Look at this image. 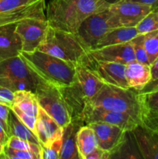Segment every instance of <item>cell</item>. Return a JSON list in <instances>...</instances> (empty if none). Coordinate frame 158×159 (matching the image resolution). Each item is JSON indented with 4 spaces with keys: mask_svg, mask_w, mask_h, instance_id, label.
<instances>
[{
    "mask_svg": "<svg viewBox=\"0 0 158 159\" xmlns=\"http://www.w3.org/2000/svg\"><path fill=\"white\" fill-rule=\"evenodd\" d=\"M105 0H51L46 8L49 26L75 34L90 15L108 9Z\"/></svg>",
    "mask_w": 158,
    "mask_h": 159,
    "instance_id": "1",
    "label": "cell"
},
{
    "mask_svg": "<svg viewBox=\"0 0 158 159\" xmlns=\"http://www.w3.org/2000/svg\"><path fill=\"white\" fill-rule=\"evenodd\" d=\"M26 65L43 80L58 89L72 85L76 79V65L40 51H22L20 54Z\"/></svg>",
    "mask_w": 158,
    "mask_h": 159,
    "instance_id": "2",
    "label": "cell"
},
{
    "mask_svg": "<svg viewBox=\"0 0 158 159\" xmlns=\"http://www.w3.org/2000/svg\"><path fill=\"white\" fill-rule=\"evenodd\" d=\"M105 85L91 70L79 64L76 66V79L72 85L60 88L71 117H80L86 104Z\"/></svg>",
    "mask_w": 158,
    "mask_h": 159,
    "instance_id": "3",
    "label": "cell"
},
{
    "mask_svg": "<svg viewBox=\"0 0 158 159\" xmlns=\"http://www.w3.org/2000/svg\"><path fill=\"white\" fill-rule=\"evenodd\" d=\"M88 103L92 107L127 113L142 124L143 110L139 92L133 89L119 88L105 84Z\"/></svg>",
    "mask_w": 158,
    "mask_h": 159,
    "instance_id": "4",
    "label": "cell"
},
{
    "mask_svg": "<svg viewBox=\"0 0 158 159\" xmlns=\"http://www.w3.org/2000/svg\"><path fill=\"white\" fill-rule=\"evenodd\" d=\"M37 50L76 66L81 62L87 54V51L75 34L50 26L44 40Z\"/></svg>",
    "mask_w": 158,
    "mask_h": 159,
    "instance_id": "5",
    "label": "cell"
},
{
    "mask_svg": "<svg viewBox=\"0 0 158 159\" xmlns=\"http://www.w3.org/2000/svg\"><path fill=\"white\" fill-rule=\"evenodd\" d=\"M117 27H121L119 20L107 9L87 17L81 23L75 35L88 51L92 49L108 31Z\"/></svg>",
    "mask_w": 158,
    "mask_h": 159,
    "instance_id": "6",
    "label": "cell"
},
{
    "mask_svg": "<svg viewBox=\"0 0 158 159\" xmlns=\"http://www.w3.org/2000/svg\"><path fill=\"white\" fill-rule=\"evenodd\" d=\"M45 0H0V27L27 18H46Z\"/></svg>",
    "mask_w": 158,
    "mask_h": 159,
    "instance_id": "7",
    "label": "cell"
},
{
    "mask_svg": "<svg viewBox=\"0 0 158 159\" xmlns=\"http://www.w3.org/2000/svg\"><path fill=\"white\" fill-rule=\"evenodd\" d=\"M39 106L52 116L60 127L64 128L71 122L69 108L60 89L55 85L43 82L35 90Z\"/></svg>",
    "mask_w": 158,
    "mask_h": 159,
    "instance_id": "8",
    "label": "cell"
},
{
    "mask_svg": "<svg viewBox=\"0 0 158 159\" xmlns=\"http://www.w3.org/2000/svg\"><path fill=\"white\" fill-rule=\"evenodd\" d=\"M80 64L91 70L104 84L123 89H129L125 79V65L116 62L102 61L86 54Z\"/></svg>",
    "mask_w": 158,
    "mask_h": 159,
    "instance_id": "9",
    "label": "cell"
},
{
    "mask_svg": "<svg viewBox=\"0 0 158 159\" xmlns=\"http://www.w3.org/2000/svg\"><path fill=\"white\" fill-rule=\"evenodd\" d=\"M85 124L93 122H102L119 126L126 131H133L141 122L129 114L92 107L87 103L81 115Z\"/></svg>",
    "mask_w": 158,
    "mask_h": 159,
    "instance_id": "10",
    "label": "cell"
},
{
    "mask_svg": "<svg viewBox=\"0 0 158 159\" xmlns=\"http://www.w3.org/2000/svg\"><path fill=\"white\" fill-rule=\"evenodd\" d=\"M48 27L49 23L46 18H27L17 23L15 32L22 40V51H37L46 37Z\"/></svg>",
    "mask_w": 158,
    "mask_h": 159,
    "instance_id": "11",
    "label": "cell"
},
{
    "mask_svg": "<svg viewBox=\"0 0 158 159\" xmlns=\"http://www.w3.org/2000/svg\"><path fill=\"white\" fill-rule=\"evenodd\" d=\"M94 130L99 143V148L108 152L111 158L119 151L126 138V130L119 126L102 122H93L88 124Z\"/></svg>",
    "mask_w": 158,
    "mask_h": 159,
    "instance_id": "12",
    "label": "cell"
},
{
    "mask_svg": "<svg viewBox=\"0 0 158 159\" xmlns=\"http://www.w3.org/2000/svg\"><path fill=\"white\" fill-rule=\"evenodd\" d=\"M108 9L116 16L121 26H136L139 22L151 12V6L131 0H121L110 5Z\"/></svg>",
    "mask_w": 158,
    "mask_h": 159,
    "instance_id": "13",
    "label": "cell"
},
{
    "mask_svg": "<svg viewBox=\"0 0 158 159\" xmlns=\"http://www.w3.org/2000/svg\"><path fill=\"white\" fill-rule=\"evenodd\" d=\"M0 78L25 81L37 89V85L45 82L26 64L20 56L0 61Z\"/></svg>",
    "mask_w": 158,
    "mask_h": 159,
    "instance_id": "14",
    "label": "cell"
},
{
    "mask_svg": "<svg viewBox=\"0 0 158 159\" xmlns=\"http://www.w3.org/2000/svg\"><path fill=\"white\" fill-rule=\"evenodd\" d=\"M87 54L97 61L116 62L123 65L136 60L130 41L89 50L87 51Z\"/></svg>",
    "mask_w": 158,
    "mask_h": 159,
    "instance_id": "15",
    "label": "cell"
},
{
    "mask_svg": "<svg viewBox=\"0 0 158 159\" xmlns=\"http://www.w3.org/2000/svg\"><path fill=\"white\" fill-rule=\"evenodd\" d=\"M64 128L42 107H39L36 124V135L40 146L47 147L57 138L63 136Z\"/></svg>",
    "mask_w": 158,
    "mask_h": 159,
    "instance_id": "16",
    "label": "cell"
},
{
    "mask_svg": "<svg viewBox=\"0 0 158 159\" xmlns=\"http://www.w3.org/2000/svg\"><path fill=\"white\" fill-rule=\"evenodd\" d=\"M133 134L142 158L158 159V130H150L139 124Z\"/></svg>",
    "mask_w": 158,
    "mask_h": 159,
    "instance_id": "17",
    "label": "cell"
},
{
    "mask_svg": "<svg viewBox=\"0 0 158 159\" xmlns=\"http://www.w3.org/2000/svg\"><path fill=\"white\" fill-rule=\"evenodd\" d=\"M16 24L0 27V61L20 56L23 43L20 35L15 32Z\"/></svg>",
    "mask_w": 158,
    "mask_h": 159,
    "instance_id": "18",
    "label": "cell"
},
{
    "mask_svg": "<svg viewBox=\"0 0 158 159\" xmlns=\"http://www.w3.org/2000/svg\"><path fill=\"white\" fill-rule=\"evenodd\" d=\"M83 125L85 124L81 118L73 117L71 122L64 128L60 159H79L76 137L78 130Z\"/></svg>",
    "mask_w": 158,
    "mask_h": 159,
    "instance_id": "19",
    "label": "cell"
},
{
    "mask_svg": "<svg viewBox=\"0 0 158 159\" xmlns=\"http://www.w3.org/2000/svg\"><path fill=\"white\" fill-rule=\"evenodd\" d=\"M125 79L130 89L141 91L151 81L150 65L136 60L125 65Z\"/></svg>",
    "mask_w": 158,
    "mask_h": 159,
    "instance_id": "20",
    "label": "cell"
},
{
    "mask_svg": "<svg viewBox=\"0 0 158 159\" xmlns=\"http://www.w3.org/2000/svg\"><path fill=\"white\" fill-rule=\"evenodd\" d=\"M76 144L79 159H87L88 155L99 147L95 133L88 124L82 126L77 131Z\"/></svg>",
    "mask_w": 158,
    "mask_h": 159,
    "instance_id": "21",
    "label": "cell"
},
{
    "mask_svg": "<svg viewBox=\"0 0 158 159\" xmlns=\"http://www.w3.org/2000/svg\"><path fill=\"white\" fill-rule=\"evenodd\" d=\"M138 34H138L136 26H132V27L121 26V27L114 28V29L108 31L96 43V45L92 49L103 48V47L109 46V45L127 43V42L131 41Z\"/></svg>",
    "mask_w": 158,
    "mask_h": 159,
    "instance_id": "22",
    "label": "cell"
},
{
    "mask_svg": "<svg viewBox=\"0 0 158 159\" xmlns=\"http://www.w3.org/2000/svg\"><path fill=\"white\" fill-rule=\"evenodd\" d=\"M12 105L16 106L23 112L34 116H37L40 107L36 93L26 89L14 92Z\"/></svg>",
    "mask_w": 158,
    "mask_h": 159,
    "instance_id": "23",
    "label": "cell"
},
{
    "mask_svg": "<svg viewBox=\"0 0 158 159\" xmlns=\"http://www.w3.org/2000/svg\"><path fill=\"white\" fill-rule=\"evenodd\" d=\"M9 128H10V136L12 135L16 136L25 141L40 145L37 135L20 120V119L17 117L12 110L9 113Z\"/></svg>",
    "mask_w": 158,
    "mask_h": 159,
    "instance_id": "24",
    "label": "cell"
},
{
    "mask_svg": "<svg viewBox=\"0 0 158 159\" xmlns=\"http://www.w3.org/2000/svg\"><path fill=\"white\" fill-rule=\"evenodd\" d=\"M139 100L143 110V116L147 114L158 113V89L139 93Z\"/></svg>",
    "mask_w": 158,
    "mask_h": 159,
    "instance_id": "25",
    "label": "cell"
},
{
    "mask_svg": "<svg viewBox=\"0 0 158 159\" xmlns=\"http://www.w3.org/2000/svg\"><path fill=\"white\" fill-rule=\"evenodd\" d=\"M6 146L13 149L17 150H23V151H29L33 153H35L39 158L40 159V151H41V146L37 145L33 143L29 142L27 141L21 139L16 136L9 137L8 138V141L6 144Z\"/></svg>",
    "mask_w": 158,
    "mask_h": 159,
    "instance_id": "26",
    "label": "cell"
},
{
    "mask_svg": "<svg viewBox=\"0 0 158 159\" xmlns=\"http://www.w3.org/2000/svg\"><path fill=\"white\" fill-rule=\"evenodd\" d=\"M144 47L151 65L158 57V30L144 34Z\"/></svg>",
    "mask_w": 158,
    "mask_h": 159,
    "instance_id": "27",
    "label": "cell"
},
{
    "mask_svg": "<svg viewBox=\"0 0 158 159\" xmlns=\"http://www.w3.org/2000/svg\"><path fill=\"white\" fill-rule=\"evenodd\" d=\"M139 34H146L158 30V12H149L136 26Z\"/></svg>",
    "mask_w": 158,
    "mask_h": 159,
    "instance_id": "28",
    "label": "cell"
},
{
    "mask_svg": "<svg viewBox=\"0 0 158 159\" xmlns=\"http://www.w3.org/2000/svg\"><path fill=\"white\" fill-rule=\"evenodd\" d=\"M130 42H131L132 47L134 51L135 59L136 61L150 65L148 56H147V51L144 47V34H138Z\"/></svg>",
    "mask_w": 158,
    "mask_h": 159,
    "instance_id": "29",
    "label": "cell"
},
{
    "mask_svg": "<svg viewBox=\"0 0 158 159\" xmlns=\"http://www.w3.org/2000/svg\"><path fill=\"white\" fill-rule=\"evenodd\" d=\"M0 158L6 159H40L35 153L29 151L17 150L5 145Z\"/></svg>",
    "mask_w": 158,
    "mask_h": 159,
    "instance_id": "30",
    "label": "cell"
},
{
    "mask_svg": "<svg viewBox=\"0 0 158 159\" xmlns=\"http://www.w3.org/2000/svg\"><path fill=\"white\" fill-rule=\"evenodd\" d=\"M63 140L61 138H57L47 147L41 146L40 159H60V152L62 148Z\"/></svg>",
    "mask_w": 158,
    "mask_h": 159,
    "instance_id": "31",
    "label": "cell"
},
{
    "mask_svg": "<svg viewBox=\"0 0 158 159\" xmlns=\"http://www.w3.org/2000/svg\"><path fill=\"white\" fill-rule=\"evenodd\" d=\"M11 110L16 115L17 117L20 119V120L23 122L28 128L30 129L36 134V124H37V116H31V115L25 113L15 105H12L11 107Z\"/></svg>",
    "mask_w": 158,
    "mask_h": 159,
    "instance_id": "32",
    "label": "cell"
},
{
    "mask_svg": "<svg viewBox=\"0 0 158 159\" xmlns=\"http://www.w3.org/2000/svg\"><path fill=\"white\" fill-rule=\"evenodd\" d=\"M11 111V107L0 103V124L4 128L5 131L10 137V128H9V113Z\"/></svg>",
    "mask_w": 158,
    "mask_h": 159,
    "instance_id": "33",
    "label": "cell"
},
{
    "mask_svg": "<svg viewBox=\"0 0 158 159\" xmlns=\"http://www.w3.org/2000/svg\"><path fill=\"white\" fill-rule=\"evenodd\" d=\"M141 124L150 130H158V113L145 115Z\"/></svg>",
    "mask_w": 158,
    "mask_h": 159,
    "instance_id": "34",
    "label": "cell"
},
{
    "mask_svg": "<svg viewBox=\"0 0 158 159\" xmlns=\"http://www.w3.org/2000/svg\"><path fill=\"white\" fill-rule=\"evenodd\" d=\"M111 158V155L108 152L102 150V148L98 147L94 152L90 154L87 159H107Z\"/></svg>",
    "mask_w": 158,
    "mask_h": 159,
    "instance_id": "35",
    "label": "cell"
},
{
    "mask_svg": "<svg viewBox=\"0 0 158 159\" xmlns=\"http://www.w3.org/2000/svg\"><path fill=\"white\" fill-rule=\"evenodd\" d=\"M158 89V79L156 80H151L141 91H139V93H147V92L153 91V90Z\"/></svg>",
    "mask_w": 158,
    "mask_h": 159,
    "instance_id": "36",
    "label": "cell"
},
{
    "mask_svg": "<svg viewBox=\"0 0 158 159\" xmlns=\"http://www.w3.org/2000/svg\"><path fill=\"white\" fill-rule=\"evenodd\" d=\"M150 71H151V80L158 79V57L150 65Z\"/></svg>",
    "mask_w": 158,
    "mask_h": 159,
    "instance_id": "37",
    "label": "cell"
},
{
    "mask_svg": "<svg viewBox=\"0 0 158 159\" xmlns=\"http://www.w3.org/2000/svg\"><path fill=\"white\" fill-rule=\"evenodd\" d=\"M9 137L8 136V134H6V132L5 131L4 128H3V127L2 126V124H0V141H1V142L2 143L3 145H6V142H7L8 141V138H9Z\"/></svg>",
    "mask_w": 158,
    "mask_h": 159,
    "instance_id": "38",
    "label": "cell"
},
{
    "mask_svg": "<svg viewBox=\"0 0 158 159\" xmlns=\"http://www.w3.org/2000/svg\"><path fill=\"white\" fill-rule=\"evenodd\" d=\"M131 1L143 3V4H147V5H150V6H151V5H153L156 0H131Z\"/></svg>",
    "mask_w": 158,
    "mask_h": 159,
    "instance_id": "39",
    "label": "cell"
},
{
    "mask_svg": "<svg viewBox=\"0 0 158 159\" xmlns=\"http://www.w3.org/2000/svg\"><path fill=\"white\" fill-rule=\"evenodd\" d=\"M151 11L158 12V0H156L153 5H151Z\"/></svg>",
    "mask_w": 158,
    "mask_h": 159,
    "instance_id": "40",
    "label": "cell"
},
{
    "mask_svg": "<svg viewBox=\"0 0 158 159\" xmlns=\"http://www.w3.org/2000/svg\"><path fill=\"white\" fill-rule=\"evenodd\" d=\"M105 1L107 3H108L109 5H112V4H114V3L118 2L121 1V0H105Z\"/></svg>",
    "mask_w": 158,
    "mask_h": 159,
    "instance_id": "41",
    "label": "cell"
},
{
    "mask_svg": "<svg viewBox=\"0 0 158 159\" xmlns=\"http://www.w3.org/2000/svg\"><path fill=\"white\" fill-rule=\"evenodd\" d=\"M3 149H4V145H3L1 141H0V155H1V154H2Z\"/></svg>",
    "mask_w": 158,
    "mask_h": 159,
    "instance_id": "42",
    "label": "cell"
}]
</instances>
